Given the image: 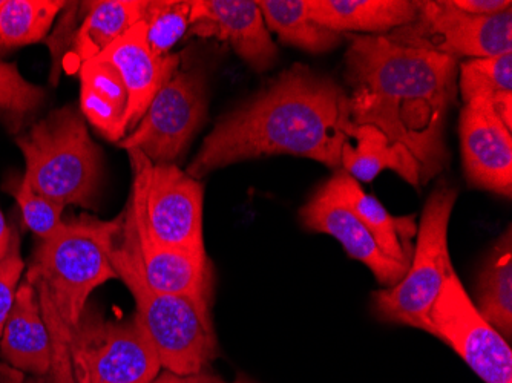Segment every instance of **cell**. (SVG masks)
Segmentation results:
<instances>
[{
  "instance_id": "cell-1",
  "label": "cell",
  "mask_w": 512,
  "mask_h": 383,
  "mask_svg": "<svg viewBox=\"0 0 512 383\" xmlns=\"http://www.w3.org/2000/svg\"><path fill=\"white\" fill-rule=\"evenodd\" d=\"M345 54L355 126L379 129L416 160L422 186L450 161L444 131L456 103L457 60L396 45L385 36H352Z\"/></svg>"
},
{
  "instance_id": "cell-2",
  "label": "cell",
  "mask_w": 512,
  "mask_h": 383,
  "mask_svg": "<svg viewBox=\"0 0 512 383\" xmlns=\"http://www.w3.org/2000/svg\"><path fill=\"white\" fill-rule=\"evenodd\" d=\"M355 132L347 92L295 63L221 118L186 174L200 181L229 164L284 154L338 167Z\"/></svg>"
},
{
  "instance_id": "cell-3",
  "label": "cell",
  "mask_w": 512,
  "mask_h": 383,
  "mask_svg": "<svg viewBox=\"0 0 512 383\" xmlns=\"http://www.w3.org/2000/svg\"><path fill=\"white\" fill-rule=\"evenodd\" d=\"M96 235L117 276L134 296L135 315L157 351L161 368L180 376L206 370L220 354L211 304L149 287L128 206L115 220L97 221Z\"/></svg>"
},
{
  "instance_id": "cell-4",
  "label": "cell",
  "mask_w": 512,
  "mask_h": 383,
  "mask_svg": "<svg viewBox=\"0 0 512 383\" xmlns=\"http://www.w3.org/2000/svg\"><path fill=\"white\" fill-rule=\"evenodd\" d=\"M183 56L155 57L146 42L145 23L112 42L105 51L83 63L80 73V111L106 140L128 137Z\"/></svg>"
},
{
  "instance_id": "cell-5",
  "label": "cell",
  "mask_w": 512,
  "mask_h": 383,
  "mask_svg": "<svg viewBox=\"0 0 512 383\" xmlns=\"http://www.w3.org/2000/svg\"><path fill=\"white\" fill-rule=\"evenodd\" d=\"M97 220L80 217L65 223L53 238L39 241L25 279L33 284L51 338V364L68 330L76 327L91 293L119 279L97 239Z\"/></svg>"
},
{
  "instance_id": "cell-6",
  "label": "cell",
  "mask_w": 512,
  "mask_h": 383,
  "mask_svg": "<svg viewBox=\"0 0 512 383\" xmlns=\"http://www.w3.org/2000/svg\"><path fill=\"white\" fill-rule=\"evenodd\" d=\"M25 158L23 181L62 206L96 209L102 164L86 118L73 105L54 109L17 135Z\"/></svg>"
},
{
  "instance_id": "cell-7",
  "label": "cell",
  "mask_w": 512,
  "mask_h": 383,
  "mask_svg": "<svg viewBox=\"0 0 512 383\" xmlns=\"http://www.w3.org/2000/svg\"><path fill=\"white\" fill-rule=\"evenodd\" d=\"M160 371L157 351L137 315L117 322L86 307L79 324L65 334L46 379L50 383H151Z\"/></svg>"
},
{
  "instance_id": "cell-8",
  "label": "cell",
  "mask_w": 512,
  "mask_h": 383,
  "mask_svg": "<svg viewBox=\"0 0 512 383\" xmlns=\"http://www.w3.org/2000/svg\"><path fill=\"white\" fill-rule=\"evenodd\" d=\"M134 186L128 207L138 239L172 249L201 250L203 186L177 164L152 163L128 149Z\"/></svg>"
},
{
  "instance_id": "cell-9",
  "label": "cell",
  "mask_w": 512,
  "mask_h": 383,
  "mask_svg": "<svg viewBox=\"0 0 512 383\" xmlns=\"http://www.w3.org/2000/svg\"><path fill=\"white\" fill-rule=\"evenodd\" d=\"M456 200L457 190L447 183L431 192L407 273L394 287L373 293V310L381 321L427 331L428 313L456 273L448 252V224Z\"/></svg>"
},
{
  "instance_id": "cell-10",
  "label": "cell",
  "mask_w": 512,
  "mask_h": 383,
  "mask_svg": "<svg viewBox=\"0 0 512 383\" xmlns=\"http://www.w3.org/2000/svg\"><path fill=\"white\" fill-rule=\"evenodd\" d=\"M206 115V73L197 63H181L158 89L137 128L117 145L142 151L152 163L175 164Z\"/></svg>"
},
{
  "instance_id": "cell-11",
  "label": "cell",
  "mask_w": 512,
  "mask_h": 383,
  "mask_svg": "<svg viewBox=\"0 0 512 383\" xmlns=\"http://www.w3.org/2000/svg\"><path fill=\"white\" fill-rule=\"evenodd\" d=\"M396 45L442 56L485 59L512 53V8L496 16L463 13L448 0L419 2L413 22L388 33Z\"/></svg>"
},
{
  "instance_id": "cell-12",
  "label": "cell",
  "mask_w": 512,
  "mask_h": 383,
  "mask_svg": "<svg viewBox=\"0 0 512 383\" xmlns=\"http://www.w3.org/2000/svg\"><path fill=\"white\" fill-rule=\"evenodd\" d=\"M427 333L450 345L485 383H512V350L480 315L456 273L428 313Z\"/></svg>"
},
{
  "instance_id": "cell-13",
  "label": "cell",
  "mask_w": 512,
  "mask_h": 383,
  "mask_svg": "<svg viewBox=\"0 0 512 383\" xmlns=\"http://www.w3.org/2000/svg\"><path fill=\"white\" fill-rule=\"evenodd\" d=\"M299 220L307 230L327 233L338 239L348 256L367 266L379 284L387 289L398 284L407 273L408 267L401 266L382 252L367 227L345 203L333 177L321 184L301 207Z\"/></svg>"
},
{
  "instance_id": "cell-14",
  "label": "cell",
  "mask_w": 512,
  "mask_h": 383,
  "mask_svg": "<svg viewBox=\"0 0 512 383\" xmlns=\"http://www.w3.org/2000/svg\"><path fill=\"white\" fill-rule=\"evenodd\" d=\"M460 148L471 186L511 198L512 135L502 118L482 100L460 112Z\"/></svg>"
},
{
  "instance_id": "cell-15",
  "label": "cell",
  "mask_w": 512,
  "mask_h": 383,
  "mask_svg": "<svg viewBox=\"0 0 512 383\" xmlns=\"http://www.w3.org/2000/svg\"><path fill=\"white\" fill-rule=\"evenodd\" d=\"M186 36L221 40L252 66L256 73L272 68L278 57L258 2L250 0H197L192 2Z\"/></svg>"
},
{
  "instance_id": "cell-16",
  "label": "cell",
  "mask_w": 512,
  "mask_h": 383,
  "mask_svg": "<svg viewBox=\"0 0 512 383\" xmlns=\"http://www.w3.org/2000/svg\"><path fill=\"white\" fill-rule=\"evenodd\" d=\"M0 357L23 373L48 377L51 338L43 321L36 289L28 279L17 287L13 308L0 339Z\"/></svg>"
},
{
  "instance_id": "cell-17",
  "label": "cell",
  "mask_w": 512,
  "mask_h": 383,
  "mask_svg": "<svg viewBox=\"0 0 512 383\" xmlns=\"http://www.w3.org/2000/svg\"><path fill=\"white\" fill-rule=\"evenodd\" d=\"M138 250L152 290L211 304L214 270L206 250L172 249L142 239H138Z\"/></svg>"
},
{
  "instance_id": "cell-18",
  "label": "cell",
  "mask_w": 512,
  "mask_h": 383,
  "mask_svg": "<svg viewBox=\"0 0 512 383\" xmlns=\"http://www.w3.org/2000/svg\"><path fill=\"white\" fill-rule=\"evenodd\" d=\"M310 19L335 33L387 36L416 19L411 0H307Z\"/></svg>"
},
{
  "instance_id": "cell-19",
  "label": "cell",
  "mask_w": 512,
  "mask_h": 383,
  "mask_svg": "<svg viewBox=\"0 0 512 383\" xmlns=\"http://www.w3.org/2000/svg\"><path fill=\"white\" fill-rule=\"evenodd\" d=\"M345 203L376 239L382 252L401 266H410L413 238L417 235L416 215L393 217L376 198L365 194L358 181L345 171L333 175Z\"/></svg>"
},
{
  "instance_id": "cell-20",
  "label": "cell",
  "mask_w": 512,
  "mask_h": 383,
  "mask_svg": "<svg viewBox=\"0 0 512 383\" xmlns=\"http://www.w3.org/2000/svg\"><path fill=\"white\" fill-rule=\"evenodd\" d=\"M341 166L355 180H375L382 171L391 169L408 184L421 189V174L416 160L401 145H393L379 129L356 126L355 137L342 149Z\"/></svg>"
},
{
  "instance_id": "cell-21",
  "label": "cell",
  "mask_w": 512,
  "mask_h": 383,
  "mask_svg": "<svg viewBox=\"0 0 512 383\" xmlns=\"http://www.w3.org/2000/svg\"><path fill=\"white\" fill-rule=\"evenodd\" d=\"M142 0L86 2L85 17L74 39L71 56L76 66L99 56L112 42L128 33L143 16Z\"/></svg>"
},
{
  "instance_id": "cell-22",
  "label": "cell",
  "mask_w": 512,
  "mask_h": 383,
  "mask_svg": "<svg viewBox=\"0 0 512 383\" xmlns=\"http://www.w3.org/2000/svg\"><path fill=\"white\" fill-rule=\"evenodd\" d=\"M480 315L493 325L506 341L512 336V235L508 227L499 243L493 247L480 273Z\"/></svg>"
},
{
  "instance_id": "cell-23",
  "label": "cell",
  "mask_w": 512,
  "mask_h": 383,
  "mask_svg": "<svg viewBox=\"0 0 512 383\" xmlns=\"http://www.w3.org/2000/svg\"><path fill=\"white\" fill-rule=\"evenodd\" d=\"M459 89L463 103H488L512 131V53L462 63Z\"/></svg>"
},
{
  "instance_id": "cell-24",
  "label": "cell",
  "mask_w": 512,
  "mask_h": 383,
  "mask_svg": "<svg viewBox=\"0 0 512 383\" xmlns=\"http://www.w3.org/2000/svg\"><path fill=\"white\" fill-rule=\"evenodd\" d=\"M267 30L281 42L313 54L327 53L339 45L342 34L321 27L310 19L307 0H261L258 2Z\"/></svg>"
},
{
  "instance_id": "cell-25",
  "label": "cell",
  "mask_w": 512,
  "mask_h": 383,
  "mask_svg": "<svg viewBox=\"0 0 512 383\" xmlns=\"http://www.w3.org/2000/svg\"><path fill=\"white\" fill-rule=\"evenodd\" d=\"M65 5L60 0L0 2V54L45 39Z\"/></svg>"
},
{
  "instance_id": "cell-26",
  "label": "cell",
  "mask_w": 512,
  "mask_h": 383,
  "mask_svg": "<svg viewBox=\"0 0 512 383\" xmlns=\"http://www.w3.org/2000/svg\"><path fill=\"white\" fill-rule=\"evenodd\" d=\"M46 91L20 76L14 63L0 60V122L10 134L20 135L33 125L34 117L43 108Z\"/></svg>"
},
{
  "instance_id": "cell-27",
  "label": "cell",
  "mask_w": 512,
  "mask_h": 383,
  "mask_svg": "<svg viewBox=\"0 0 512 383\" xmlns=\"http://www.w3.org/2000/svg\"><path fill=\"white\" fill-rule=\"evenodd\" d=\"M192 2L189 0H149L143 7L146 42L155 57L172 54V48L189 31Z\"/></svg>"
},
{
  "instance_id": "cell-28",
  "label": "cell",
  "mask_w": 512,
  "mask_h": 383,
  "mask_svg": "<svg viewBox=\"0 0 512 383\" xmlns=\"http://www.w3.org/2000/svg\"><path fill=\"white\" fill-rule=\"evenodd\" d=\"M5 192L16 198L17 206L22 213L23 223L40 241L53 238L65 229L62 220L65 206L37 194L25 181L10 177L4 184Z\"/></svg>"
},
{
  "instance_id": "cell-29",
  "label": "cell",
  "mask_w": 512,
  "mask_h": 383,
  "mask_svg": "<svg viewBox=\"0 0 512 383\" xmlns=\"http://www.w3.org/2000/svg\"><path fill=\"white\" fill-rule=\"evenodd\" d=\"M62 17H60L59 25L53 36L46 39V45L53 54V71H51V83L57 85L59 82V74L62 71V59L65 54L71 53L73 50L74 39H76L77 31L82 25L83 17H85L86 2H66L63 8Z\"/></svg>"
},
{
  "instance_id": "cell-30",
  "label": "cell",
  "mask_w": 512,
  "mask_h": 383,
  "mask_svg": "<svg viewBox=\"0 0 512 383\" xmlns=\"http://www.w3.org/2000/svg\"><path fill=\"white\" fill-rule=\"evenodd\" d=\"M23 270H25V262L20 255V233L17 224H13L10 252L5 256L4 261L0 262V339L13 308Z\"/></svg>"
},
{
  "instance_id": "cell-31",
  "label": "cell",
  "mask_w": 512,
  "mask_h": 383,
  "mask_svg": "<svg viewBox=\"0 0 512 383\" xmlns=\"http://www.w3.org/2000/svg\"><path fill=\"white\" fill-rule=\"evenodd\" d=\"M454 5L463 13L471 16H496L512 8L511 0H453Z\"/></svg>"
},
{
  "instance_id": "cell-32",
  "label": "cell",
  "mask_w": 512,
  "mask_h": 383,
  "mask_svg": "<svg viewBox=\"0 0 512 383\" xmlns=\"http://www.w3.org/2000/svg\"><path fill=\"white\" fill-rule=\"evenodd\" d=\"M151 383H227L221 377L215 374L207 373L206 370L197 374H188V376H180V374L165 371V373L158 374Z\"/></svg>"
},
{
  "instance_id": "cell-33",
  "label": "cell",
  "mask_w": 512,
  "mask_h": 383,
  "mask_svg": "<svg viewBox=\"0 0 512 383\" xmlns=\"http://www.w3.org/2000/svg\"><path fill=\"white\" fill-rule=\"evenodd\" d=\"M0 383H50L45 376H33L0 362Z\"/></svg>"
},
{
  "instance_id": "cell-34",
  "label": "cell",
  "mask_w": 512,
  "mask_h": 383,
  "mask_svg": "<svg viewBox=\"0 0 512 383\" xmlns=\"http://www.w3.org/2000/svg\"><path fill=\"white\" fill-rule=\"evenodd\" d=\"M11 241H13V227L7 223L0 209V262L4 261L5 256L10 252Z\"/></svg>"
},
{
  "instance_id": "cell-35",
  "label": "cell",
  "mask_w": 512,
  "mask_h": 383,
  "mask_svg": "<svg viewBox=\"0 0 512 383\" xmlns=\"http://www.w3.org/2000/svg\"><path fill=\"white\" fill-rule=\"evenodd\" d=\"M234 383H255V382H252V380L250 379H247V377H244V376H238V379L235 380Z\"/></svg>"
}]
</instances>
